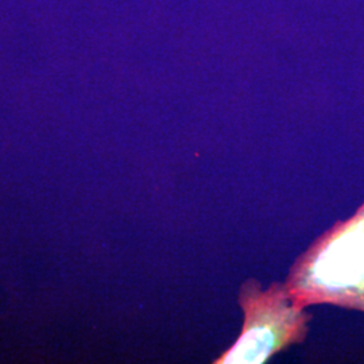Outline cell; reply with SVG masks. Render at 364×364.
<instances>
[{
    "instance_id": "obj_1",
    "label": "cell",
    "mask_w": 364,
    "mask_h": 364,
    "mask_svg": "<svg viewBox=\"0 0 364 364\" xmlns=\"http://www.w3.org/2000/svg\"><path fill=\"white\" fill-rule=\"evenodd\" d=\"M287 296L299 308L333 305L364 313V203L293 262Z\"/></svg>"
},
{
    "instance_id": "obj_2",
    "label": "cell",
    "mask_w": 364,
    "mask_h": 364,
    "mask_svg": "<svg viewBox=\"0 0 364 364\" xmlns=\"http://www.w3.org/2000/svg\"><path fill=\"white\" fill-rule=\"evenodd\" d=\"M237 302L245 314L242 332L213 363H266L306 340L312 316L290 301L285 282H273L263 290L258 279L248 278L239 289Z\"/></svg>"
}]
</instances>
